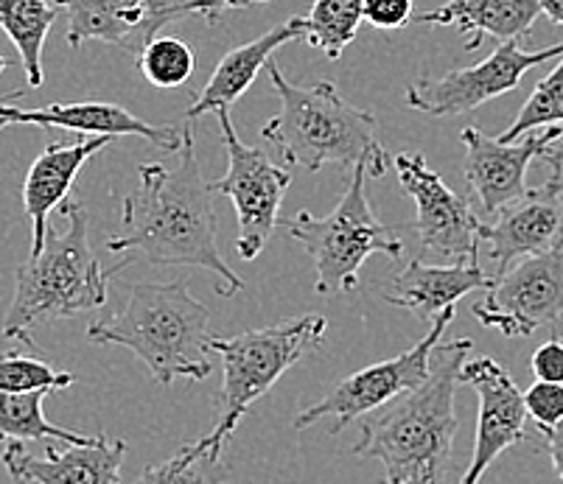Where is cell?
I'll use <instances>...</instances> for the list:
<instances>
[{
  "label": "cell",
  "instance_id": "1",
  "mask_svg": "<svg viewBox=\"0 0 563 484\" xmlns=\"http://www.w3.org/2000/svg\"><path fill=\"white\" fill-rule=\"evenodd\" d=\"M211 182L199 168L194 121L177 151V162H143L137 168V188L121 207V233L107 238L112 255L132 252V261L152 267H197L219 274V292L235 294L244 280L224 263L217 244V211L211 202Z\"/></svg>",
  "mask_w": 563,
  "mask_h": 484
},
{
  "label": "cell",
  "instance_id": "2",
  "mask_svg": "<svg viewBox=\"0 0 563 484\" xmlns=\"http://www.w3.org/2000/svg\"><path fill=\"white\" fill-rule=\"evenodd\" d=\"M471 350V339L438 341L429 379L418 390L362 417L353 457L382 462V484H443L460 426L454 392Z\"/></svg>",
  "mask_w": 563,
  "mask_h": 484
},
{
  "label": "cell",
  "instance_id": "3",
  "mask_svg": "<svg viewBox=\"0 0 563 484\" xmlns=\"http://www.w3.org/2000/svg\"><path fill=\"white\" fill-rule=\"evenodd\" d=\"M266 74L278 93L280 110L266 121L261 135L289 166L320 171L325 166H367L373 180L390 171V155L376 137L373 112L353 106L331 81L291 85L269 59Z\"/></svg>",
  "mask_w": 563,
  "mask_h": 484
},
{
  "label": "cell",
  "instance_id": "4",
  "mask_svg": "<svg viewBox=\"0 0 563 484\" xmlns=\"http://www.w3.org/2000/svg\"><path fill=\"white\" fill-rule=\"evenodd\" d=\"M208 323L211 308L194 297L186 280L132 283L124 308L87 325V339L132 350L161 386L177 379L199 384L211 375Z\"/></svg>",
  "mask_w": 563,
  "mask_h": 484
},
{
  "label": "cell",
  "instance_id": "5",
  "mask_svg": "<svg viewBox=\"0 0 563 484\" xmlns=\"http://www.w3.org/2000/svg\"><path fill=\"white\" fill-rule=\"evenodd\" d=\"M65 233L48 230L45 247L14 274V297L7 311L3 336L34 350L32 330L56 319H74L107 303V269L87 238V207L79 199L63 202Z\"/></svg>",
  "mask_w": 563,
  "mask_h": 484
},
{
  "label": "cell",
  "instance_id": "6",
  "mask_svg": "<svg viewBox=\"0 0 563 484\" xmlns=\"http://www.w3.org/2000/svg\"><path fill=\"white\" fill-rule=\"evenodd\" d=\"M329 319L322 314H300L269 328L247 330L239 336H213L211 350L222 359V386L217 392L219 417L202 442L222 451L224 440L239 429L255 401L278 384L289 367L314 353L325 341Z\"/></svg>",
  "mask_w": 563,
  "mask_h": 484
},
{
  "label": "cell",
  "instance_id": "7",
  "mask_svg": "<svg viewBox=\"0 0 563 484\" xmlns=\"http://www.w3.org/2000/svg\"><path fill=\"white\" fill-rule=\"evenodd\" d=\"M367 177H371L367 166L353 168L340 205L329 216L300 211L280 222L284 230L314 261L317 294L334 297L340 292H353L360 286L362 263L371 255L401 258V238L373 213L371 199L365 193Z\"/></svg>",
  "mask_w": 563,
  "mask_h": 484
},
{
  "label": "cell",
  "instance_id": "8",
  "mask_svg": "<svg viewBox=\"0 0 563 484\" xmlns=\"http://www.w3.org/2000/svg\"><path fill=\"white\" fill-rule=\"evenodd\" d=\"M217 119L228 151V171L211 182V191L233 202L239 218L235 252L242 261H255L280 224L278 211L291 185V171L275 166L264 151L242 144L230 121V110H217Z\"/></svg>",
  "mask_w": 563,
  "mask_h": 484
},
{
  "label": "cell",
  "instance_id": "9",
  "mask_svg": "<svg viewBox=\"0 0 563 484\" xmlns=\"http://www.w3.org/2000/svg\"><path fill=\"white\" fill-rule=\"evenodd\" d=\"M452 319L454 308L440 314L432 323V328H429V334L418 345L404 350L401 356L376 361V364L365 367L360 373L342 379L322 401H317V404H311L309 409H303L295 417V429H311L320 420H329L331 417L334 420L331 435H340L353 420H360V417L393 404L396 397L407 395L409 390H418L429 379L432 350L438 348L440 336L446 334Z\"/></svg>",
  "mask_w": 563,
  "mask_h": 484
},
{
  "label": "cell",
  "instance_id": "10",
  "mask_svg": "<svg viewBox=\"0 0 563 484\" xmlns=\"http://www.w3.org/2000/svg\"><path fill=\"white\" fill-rule=\"evenodd\" d=\"M563 56V43L541 50H525L519 40L499 43V48L474 68L449 70L443 76H421L409 85L407 104L434 119L463 115L505 93H514L527 70Z\"/></svg>",
  "mask_w": 563,
  "mask_h": 484
},
{
  "label": "cell",
  "instance_id": "11",
  "mask_svg": "<svg viewBox=\"0 0 563 484\" xmlns=\"http://www.w3.org/2000/svg\"><path fill=\"white\" fill-rule=\"evenodd\" d=\"M479 325L501 336H530L563 319V244L532 258H521L496 274L483 303L474 305Z\"/></svg>",
  "mask_w": 563,
  "mask_h": 484
},
{
  "label": "cell",
  "instance_id": "12",
  "mask_svg": "<svg viewBox=\"0 0 563 484\" xmlns=\"http://www.w3.org/2000/svg\"><path fill=\"white\" fill-rule=\"evenodd\" d=\"M404 193L415 202V230L423 249L457 263H479V216L468 199L454 193L418 151H401L393 160Z\"/></svg>",
  "mask_w": 563,
  "mask_h": 484
},
{
  "label": "cell",
  "instance_id": "13",
  "mask_svg": "<svg viewBox=\"0 0 563 484\" xmlns=\"http://www.w3.org/2000/svg\"><path fill=\"white\" fill-rule=\"evenodd\" d=\"M460 384L477 392V440L474 453L460 484H479L485 471L499 460L508 448L525 440L527 406L525 392L516 386L514 375L490 356H471L460 370Z\"/></svg>",
  "mask_w": 563,
  "mask_h": 484
},
{
  "label": "cell",
  "instance_id": "14",
  "mask_svg": "<svg viewBox=\"0 0 563 484\" xmlns=\"http://www.w3.org/2000/svg\"><path fill=\"white\" fill-rule=\"evenodd\" d=\"M479 241L488 244L496 274L508 272L521 258L550 252L563 244V166H552V177L539 188H527L519 199L483 222Z\"/></svg>",
  "mask_w": 563,
  "mask_h": 484
},
{
  "label": "cell",
  "instance_id": "15",
  "mask_svg": "<svg viewBox=\"0 0 563 484\" xmlns=\"http://www.w3.org/2000/svg\"><path fill=\"white\" fill-rule=\"evenodd\" d=\"M563 135V126H547L541 135H530L516 144H505L499 137L485 135L477 126L460 132L465 160L463 171L471 193L477 199L483 216H496L505 205L527 191V168L536 157L544 155L547 146Z\"/></svg>",
  "mask_w": 563,
  "mask_h": 484
},
{
  "label": "cell",
  "instance_id": "16",
  "mask_svg": "<svg viewBox=\"0 0 563 484\" xmlns=\"http://www.w3.org/2000/svg\"><path fill=\"white\" fill-rule=\"evenodd\" d=\"M54 442L43 453H32L25 442H7L0 460L18 484H121V465L130 448L124 440L96 435L87 446Z\"/></svg>",
  "mask_w": 563,
  "mask_h": 484
},
{
  "label": "cell",
  "instance_id": "17",
  "mask_svg": "<svg viewBox=\"0 0 563 484\" xmlns=\"http://www.w3.org/2000/svg\"><path fill=\"white\" fill-rule=\"evenodd\" d=\"M9 121L12 124H37V126H56L85 137H124L135 135L150 140L155 149L172 151L177 155L183 146L186 130L172 124H150L137 119L135 112L124 110L107 101H79V104H48L40 110H18L9 104Z\"/></svg>",
  "mask_w": 563,
  "mask_h": 484
},
{
  "label": "cell",
  "instance_id": "18",
  "mask_svg": "<svg viewBox=\"0 0 563 484\" xmlns=\"http://www.w3.org/2000/svg\"><path fill=\"white\" fill-rule=\"evenodd\" d=\"M112 140L115 137L107 135L81 137L76 144H51L40 151L23 182V211L32 222V255L45 247V236L51 230V211L68 202V193L81 166L101 149H107Z\"/></svg>",
  "mask_w": 563,
  "mask_h": 484
},
{
  "label": "cell",
  "instance_id": "19",
  "mask_svg": "<svg viewBox=\"0 0 563 484\" xmlns=\"http://www.w3.org/2000/svg\"><path fill=\"white\" fill-rule=\"evenodd\" d=\"M494 278L479 269V263H434L412 261L384 286V300L396 308L409 311L423 323H434L440 314L457 308L463 297L477 289H488Z\"/></svg>",
  "mask_w": 563,
  "mask_h": 484
},
{
  "label": "cell",
  "instance_id": "20",
  "mask_svg": "<svg viewBox=\"0 0 563 484\" xmlns=\"http://www.w3.org/2000/svg\"><path fill=\"white\" fill-rule=\"evenodd\" d=\"M298 37H306L303 18H289L286 23L273 25V29L261 34V37L228 50V54L219 59L217 68H213L208 85L199 90L197 101L188 106L186 119L197 121L202 119V115H208V112L230 110V104H235V101L253 88V81L258 79L261 68H266V63L273 59L275 50Z\"/></svg>",
  "mask_w": 563,
  "mask_h": 484
},
{
  "label": "cell",
  "instance_id": "21",
  "mask_svg": "<svg viewBox=\"0 0 563 484\" xmlns=\"http://www.w3.org/2000/svg\"><path fill=\"white\" fill-rule=\"evenodd\" d=\"M539 14V0H449L446 7L418 12L412 20L423 25H454L465 34V50H477L485 37L499 43L527 37Z\"/></svg>",
  "mask_w": 563,
  "mask_h": 484
},
{
  "label": "cell",
  "instance_id": "22",
  "mask_svg": "<svg viewBox=\"0 0 563 484\" xmlns=\"http://www.w3.org/2000/svg\"><path fill=\"white\" fill-rule=\"evenodd\" d=\"M54 3L68 14L65 40L70 48H81L90 40H99L135 54L146 0H54Z\"/></svg>",
  "mask_w": 563,
  "mask_h": 484
},
{
  "label": "cell",
  "instance_id": "23",
  "mask_svg": "<svg viewBox=\"0 0 563 484\" xmlns=\"http://www.w3.org/2000/svg\"><path fill=\"white\" fill-rule=\"evenodd\" d=\"M59 12L54 0H0V29L18 48L29 90L45 81L43 48Z\"/></svg>",
  "mask_w": 563,
  "mask_h": 484
},
{
  "label": "cell",
  "instance_id": "24",
  "mask_svg": "<svg viewBox=\"0 0 563 484\" xmlns=\"http://www.w3.org/2000/svg\"><path fill=\"white\" fill-rule=\"evenodd\" d=\"M48 390L37 392H3L0 390V442H74V446H87L93 442L96 435H79V431L63 429L45 417L43 404Z\"/></svg>",
  "mask_w": 563,
  "mask_h": 484
},
{
  "label": "cell",
  "instance_id": "25",
  "mask_svg": "<svg viewBox=\"0 0 563 484\" xmlns=\"http://www.w3.org/2000/svg\"><path fill=\"white\" fill-rule=\"evenodd\" d=\"M362 23H365V0H314L303 18L306 43L336 63L356 40Z\"/></svg>",
  "mask_w": 563,
  "mask_h": 484
},
{
  "label": "cell",
  "instance_id": "26",
  "mask_svg": "<svg viewBox=\"0 0 563 484\" xmlns=\"http://www.w3.org/2000/svg\"><path fill=\"white\" fill-rule=\"evenodd\" d=\"M228 479L230 471L222 460V451L208 448L199 437L168 460L146 468L137 484H224Z\"/></svg>",
  "mask_w": 563,
  "mask_h": 484
},
{
  "label": "cell",
  "instance_id": "27",
  "mask_svg": "<svg viewBox=\"0 0 563 484\" xmlns=\"http://www.w3.org/2000/svg\"><path fill=\"white\" fill-rule=\"evenodd\" d=\"M135 65L152 88L177 90L191 81L194 70H197V54L183 40L157 34L137 50Z\"/></svg>",
  "mask_w": 563,
  "mask_h": 484
},
{
  "label": "cell",
  "instance_id": "28",
  "mask_svg": "<svg viewBox=\"0 0 563 484\" xmlns=\"http://www.w3.org/2000/svg\"><path fill=\"white\" fill-rule=\"evenodd\" d=\"M541 126H563V56L558 68L536 85L530 99L525 101L516 121L508 126V132L499 140L516 144V140L530 135L532 130H541Z\"/></svg>",
  "mask_w": 563,
  "mask_h": 484
},
{
  "label": "cell",
  "instance_id": "29",
  "mask_svg": "<svg viewBox=\"0 0 563 484\" xmlns=\"http://www.w3.org/2000/svg\"><path fill=\"white\" fill-rule=\"evenodd\" d=\"M76 375L54 370L48 361L23 350H9L0 356V390L3 392H37L68 390Z\"/></svg>",
  "mask_w": 563,
  "mask_h": 484
},
{
  "label": "cell",
  "instance_id": "30",
  "mask_svg": "<svg viewBox=\"0 0 563 484\" xmlns=\"http://www.w3.org/2000/svg\"><path fill=\"white\" fill-rule=\"evenodd\" d=\"M191 14H197L205 23L213 25L219 23V18H222L224 12L217 0H146V14H143L135 54L143 45L150 43V40H155L166 25L180 23V20L191 18Z\"/></svg>",
  "mask_w": 563,
  "mask_h": 484
},
{
  "label": "cell",
  "instance_id": "31",
  "mask_svg": "<svg viewBox=\"0 0 563 484\" xmlns=\"http://www.w3.org/2000/svg\"><path fill=\"white\" fill-rule=\"evenodd\" d=\"M527 417L539 426L541 435L552 431L563 423V384L555 381H536L530 390L525 392Z\"/></svg>",
  "mask_w": 563,
  "mask_h": 484
},
{
  "label": "cell",
  "instance_id": "32",
  "mask_svg": "<svg viewBox=\"0 0 563 484\" xmlns=\"http://www.w3.org/2000/svg\"><path fill=\"white\" fill-rule=\"evenodd\" d=\"M415 0H365V23L382 32H396L412 23Z\"/></svg>",
  "mask_w": 563,
  "mask_h": 484
},
{
  "label": "cell",
  "instance_id": "33",
  "mask_svg": "<svg viewBox=\"0 0 563 484\" xmlns=\"http://www.w3.org/2000/svg\"><path fill=\"white\" fill-rule=\"evenodd\" d=\"M530 370L532 375H536V381H555V384H563V341H544V345L532 353Z\"/></svg>",
  "mask_w": 563,
  "mask_h": 484
},
{
  "label": "cell",
  "instance_id": "34",
  "mask_svg": "<svg viewBox=\"0 0 563 484\" xmlns=\"http://www.w3.org/2000/svg\"><path fill=\"white\" fill-rule=\"evenodd\" d=\"M544 451L552 462V471L563 479V423L544 435Z\"/></svg>",
  "mask_w": 563,
  "mask_h": 484
},
{
  "label": "cell",
  "instance_id": "35",
  "mask_svg": "<svg viewBox=\"0 0 563 484\" xmlns=\"http://www.w3.org/2000/svg\"><path fill=\"white\" fill-rule=\"evenodd\" d=\"M25 93H29V88L14 90V93H9L7 99H0V132L7 130V126H12V121H9V104H12V101H18V99H23Z\"/></svg>",
  "mask_w": 563,
  "mask_h": 484
},
{
  "label": "cell",
  "instance_id": "36",
  "mask_svg": "<svg viewBox=\"0 0 563 484\" xmlns=\"http://www.w3.org/2000/svg\"><path fill=\"white\" fill-rule=\"evenodd\" d=\"M541 14L552 20L555 25H563V0H539Z\"/></svg>",
  "mask_w": 563,
  "mask_h": 484
},
{
  "label": "cell",
  "instance_id": "37",
  "mask_svg": "<svg viewBox=\"0 0 563 484\" xmlns=\"http://www.w3.org/2000/svg\"><path fill=\"white\" fill-rule=\"evenodd\" d=\"M541 160H547L550 166H563V135L547 146L544 155H541Z\"/></svg>",
  "mask_w": 563,
  "mask_h": 484
},
{
  "label": "cell",
  "instance_id": "38",
  "mask_svg": "<svg viewBox=\"0 0 563 484\" xmlns=\"http://www.w3.org/2000/svg\"><path fill=\"white\" fill-rule=\"evenodd\" d=\"M217 3L222 7V12H228V9H247L255 3H269V0H217Z\"/></svg>",
  "mask_w": 563,
  "mask_h": 484
},
{
  "label": "cell",
  "instance_id": "39",
  "mask_svg": "<svg viewBox=\"0 0 563 484\" xmlns=\"http://www.w3.org/2000/svg\"><path fill=\"white\" fill-rule=\"evenodd\" d=\"M552 330H555V339H561V341H563V319H561V323H558L555 328H552Z\"/></svg>",
  "mask_w": 563,
  "mask_h": 484
},
{
  "label": "cell",
  "instance_id": "40",
  "mask_svg": "<svg viewBox=\"0 0 563 484\" xmlns=\"http://www.w3.org/2000/svg\"><path fill=\"white\" fill-rule=\"evenodd\" d=\"M9 65H12V63H9L7 56H0V74H3V70H7V68H9Z\"/></svg>",
  "mask_w": 563,
  "mask_h": 484
}]
</instances>
